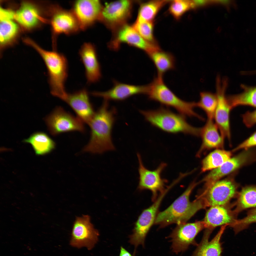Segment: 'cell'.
I'll return each instance as SVG.
<instances>
[{"label":"cell","mask_w":256,"mask_h":256,"mask_svg":"<svg viewBox=\"0 0 256 256\" xmlns=\"http://www.w3.org/2000/svg\"><path fill=\"white\" fill-rule=\"evenodd\" d=\"M104 101L88 125L90 138L83 149L84 152L100 154L115 150L111 133L116 111L115 108H110L108 101Z\"/></svg>","instance_id":"obj_1"},{"label":"cell","mask_w":256,"mask_h":256,"mask_svg":"<svg viewBox=\"0 0 256 256\" xmlns=\"http://www.w3.org/2000/svg\"><path fill=\"white\" fill-rule=\"evenodd\" d=\"M197 184L192 183L185 191L167 209L158 213L154 224L159 227L186 223L198 211L206 207L203 199L198 197L192 202L190 196Z\"/></svg>","instance_id":"obj_2"},{"label":"cell","mask_w":256,"mask_h":256,"mask_svg":"<svg viewBox=\"0 0 256 256\" xmlns=\"http://www.w3.org/2000/svg\"><path fill=\"white\" fill-rule=\"evenodd\" d=\"M27 43L36 50L44 62L51 94L62 100L67 93L65 88L68 73L66 57L55 50H45L31 39L28 40Z\"/></svg>","instance_id":"obj_3"},{"label":"cell","mask_w":256,"mask_h":256,"mask_svg":"<svg viewBox=\"0 0 256 256\" xmlns=\"http://www.w3.org/2000/svg\"><path fill=\"white\" fill-rule=\"evenodd\" d=\"M140 112L146 121L164 131L197 136L200 135L201 128L191 125L187 121L185 116L167 108L161 107L155 110H140Z\"/></svg>","instance_id":"obj_4"},{"label":"cell","mask_w":256,"mask_h":256,"mask_svg":"<svg viewBox=\"0 0 256 256\" xmlns=\"http://www.w3.org/2000/svg\"><path fill=\"white\" fill-rule=\"evenodd\" d=\"M146 86V94L150 100L172 107L185 117H194L203 120L204 118L194 111L196 102H187L179 98L165 83L163 77L157 76Z\"/></svg>","instance_id":"obj_5"},{"label":"cell","mask_w":256,"mask_h":256,"mask_svg":"<svg viewBox=\"0 0 256 256\" xmlns=\"http://www.w3.org/2000/svg\"><path fill=\"white\" fill-rule=\"evenodd\" d=\"M45 120L50 133L53 136L74 131L83 133L85 131L83 122L61 106L56 108Z\"/></svg>","instance_id":"obj_6"},{"label":"cell","mask_w":256,"mask_h":256,"mask_svg":"<svg viewBox=\"0 0 256 256\" xmlns=\"http://www.w3.org/2000/svg\"><path fill=\"white\" fill-rule=\"evenodd\" d=\"M216 95L217 104L214 118L215 123L224 138H231L230 116L232 110L228 102L225 92L228 85L226 78H216Z\"/></svg>","instance_id":"obj_7"},{"label":"cell","mask_w":256,"mask_h":256,"mask_svg":"<svg viewBox=\"0 0 256 256\" xmlns=\"http://www.w3.org/2000/svg\"><path fill=\"white\" fill-rule=\"evenodd\" d=\"M168 191L166 189L160 194L154 203L144 210L139 216L130 237V242L135 247L140 245L144 246L146 236L154 223L161 202Z\"/></svg>","instance_id":"obj_8"},{"label":"cell","mask_w":256,"mask_h":256,"mask_svg":"<svg viewBox=\"0 0 256 256\" xmlns=\"http://www.w3.org/2000/svg\"><path fill=\"white\" fill-rule=\"evenodd\" d=\"M137 155L139 174L137 188L140 190L147 189L151 191L152 193V200L154 201L157 198L158 194L162 193L166 189L165 187L167 181L161 178V174L166 167V164L162 163L155 169L149 170L144 165L140 153H137Z\"/></svg>","instance_id":"obj_9"},{"label":"cell","mask_w":256,"mask_h":256,"mask_svg":"<svg viewBox=\"0 0 256 256\" xmlns=\"http://www.w3.org/2000/svg\"><path fill=\"white\" fill-rule=\"evenodd\" d=\"M99 233L91 223L88 215L77 217L72 227L70 244L78 248L91 249L97 242Z\"/></svg>","instance_id":"obj_10"},{"label":"cell","mask_w":256,"mask_h":256,"mask_svg":"<svg viewBox=\"0 0 256 256\" xmlns=\"http://www.w3.org/2000/svg\"><path fill=\"white\" fill-rule=\"evenodd\" d=\"M204 228L203 221L177 224L169 237L171 239L173 251L178 253L186 250L190 245L197 246L195 237Z\"/></svg>","instance_id":"obj_11"},{"label":"cell","mask_w":256,"mask_h":256,"mask_svg":"<svg viewBox=\"0 0 256 256\" xmlns=\"http://www.w3.org/2000/svg\"><path fill=\"white\" fill-rule=\"evenodd\" d=\"M236 189L233 182L225 179L216 182L200 196L206 207L225 206L236 194Z\"/></svg>","instance_id":"obj_12"},{"label":"cell","mask_w":256,"mask_h":256,"mask_svg":"<svg viewBox=\"0 0 256 256\" xmlns=\"http://www.w3.org/2000/svg\"><path fill=\"white\" fill-rule=\"evenodd\" d=\"M102 8L98 0H79L73 4L72 11L80 29L85 30L99 20Z\"/></svg>","instance_id":"obj_13"},{"label":"cell","mask_w":256,"mask_h":256,"mask_svg":"<svg viewBox=\"0 0 256 256\" xmlns=\"http://www.w3.org/2000/svg\"><path fill=\"white\" fill-rule=\"evenodd\" d=\"M50 23L54 34L69 35L80 29L78 21L72 11L56 5L52 9Z\"/></svg>","instance_id":"obj_14"},{"label":"cell","mask_w":256,"mask_h":256,"mask_svg":"<svg viewBox=\"0 0 256 256\" xmlns=\"http://www.w3.org/2000/svg\"><path fill=\"white\" fill-rule=\"evenodd\" d=\"M62 101L70 107L77 117L84 123L89 124L95 112L86 89L83 88L72 93H67Z\"/></svg>","instance_id":"obj_15"},{"label":"cell","mask_w":256,"mask_h":256,"mask_svg":"<svg viewBox=\"0 0 256 256\" xmlns=\"http://www.w3.org/2000/svg\"><path fill=\"white\" fill-rule=\"evenodd\" d=\"M132 5L128 0L106 3L102 8L99 20L113 27L121 25L130 16Z\"/></svg>","instance_id":"obj_16"},{"label":"cell","mask_w":256,"mask_h":256,"mask_svg":"<svg viewBox=\"0 0 256 256\" xmlns=\"http://www.w3.org/2000/svg\"><path fill=\"white\" fill-rule=\"evenodd\" d=\"M79 54L85 68L87 83L90 84L98 82L101 78V73L94 46L89 42L84 43L80 49Z\"/></svg>","instance_id":"obj_17"},{"label":"cell","mask_w":256,"mask_h":256,"mask_svg":"<svg viewBox=\"0 0 256 256\" xmlns=\"http://www.w3.org/2000/svg\"><path fill=\"white\" fill-rule=\"evenodd\" d=\"M248 151L243 152L230 158L219 167L214 169L203 179L205 188L208 189L222 177L229 174L246 163L250 156Z\"/></svg>","instance_id":"obj_18"},{"label":"cell","mask_w":256,"mask_h":256,"mask_svg":"<svg viewBox=\"0 0 256 256\" xmlns=\"http://www.w3.org/2000/svg\"><path fill=\"white\" fill-rule=\"evenodd\" d=\"M113 87L106 91H97L96 97L103 99L104 100L121 101L133 95L146 94V85H137L115 81Z\"/></svg>","instance_id":"obj_19"},{"label":"cell","mask_w":256,"mask_h":256,"mask_svg":"<svg viewBox=\"0 0 256 256\" xmlns=\"http://www.w3.org/2000/svg\"><path fill=\"white\" fill-rule=\"evenodd\" d=\"M118 41L126 43L144 51L149 56L153 52L160 50L156 43L150 42L142 38L133 27L125 25L119 31Z\"/></svg>","instance_id":"obj_20"},{"label":"cell","mask_w":256,"mask_h":256,"mask_svg":"<svg viewBox=\"0 0 256 256\" xmlns=\"http://www.w3.org/2000/svg\"><path fill=\"white\" fill-rule=\"evenodd\" d=\"M228 225L222 226L215 237L209 241L212 229H206L202 238L192 256H221L223 248L220 240L221 236Z\"/></svg>","instance_id":"obj_21"},{"label":"cell","mask_w":256,"mask_h":256,"mask_svg":"<svg viewBox=\"0 0 256 256\" xmlns=\"http://www.w3.org/2000/svg\"><path fill=\"white\" fill-rule=\"evenodd\" d=\"M225 206H210L207 211L203 221L205 228L213 230L220 226H230L234 222L236 219L234 217L233 211Z\"/></svg>","instance_id":"obj_22"},{"label":"cell","mask_w":256,"mask_h":256,"mask_svg":"<svg viewBox=\"0 0 256 256\" xmlns=\"http://www.w3.org/2000/svg\"><path fill=\"white\" fill-rule=\"evenodd\" d=\"M200 135L202 142L199 152L203 150L222 147L224 138L213 120L208 119L204 126L201 128Z\"/></svg>","instance_id":"obj_23"},{"label":"cell","mask_w":256,"mask_h":256,"mask_svg":"<svg viewBox=\"0 0 256 256\" xmlns=\"http://www.w3.org/2000/svg\"><path fill=\"white\" fill-rule=\"evenodd\" d=\"M14 19L23 27L29 29L35 26L42 18L35 6L25 2L15 13Z\"/></svg>","instance_id":"obj_24"},{"label":"cell","mask_w":256,"mask_h":256,"mask_svg":"<svg viewBox=\"0 0 256 256\" xmlns=\"http://www.w3.org/2000/svg\"><path fill=\"white\" fill-rule=\"evenodd\" d=\"M241 87L243 90L241 93L227 96L228 102L231 109L240 105L256 108V86L242 84Z\"/></svg>","instance_id":"obj_25"},{"label":"cell","mask_w":256,"mask_h":256,"mask_svg":"<svg viewBox=\"0 0 256 256\" xmlns=\"http://www.w3.org/2000/svg\"><path fill=\"white\" fill-rule=\"evenodd\" d=\"M23 142L30 144L36 155H43L49 153L55 148V143L46 134L42 132L33 134Z\"/></svg>","instance_id":"obj_26"},{"label":"cell","mask_w":256,"mask_h":256,"mask_svg":"<svg viewBox=\"0 0 256 256\" xmlns=\"http://www.w3.org/2000/svg\"><path fill=\"white\" fill-rule=\"evenodd\" d=\"M149 56L155 67L157 76L163 77L165 73L175 68V59L174 56L170 53L160 50L153 52Z\"/></svg>","instance_id":"obj_27"},{"label":"cell","mask_w":256,"mask_h":256,"mask_svg":"<svg viewBox=\"0 0 256 256\" xmlns=\"http://www.w3.org/2000/svg\"><path fill=\"white\" fill-rule=\"evenodd\" d=\"M169 1L153 0L142 4L138 11L137 21H153L161 8Z\"/></svg>","instance_id":"obj_28"},{"label":"cell","mask_w":256,"mask_h":256,"mask_svg":"<svg viewBox=\"0 0 256 256\" xmlns=\"http://www.w3.org/2000/svg\"><path fill=\"white\" fill-rule=\"evenodd\" d=\"M236 208L233 211L236 214L246 209L256 206V187L243 188L239 193L234 204Z\"/></svg>","instance_id":"obj_29"},{"label":"cell","mask_w":256,"mask_h":256,"mask_svg":"<svg viewBox=\"0 0 256 256\" xmlns=\"http://www.w3.org/2000/svg\"><path fill=\"white\" fill-rule=\"evenodd\" d=\"M231 152L220 149H216L207 155L202 162V171L205 172L217 168L230 158Z\"/></svg>","instance_id":"obj_30"},{"label":"cell","mask_w":256,"mask_h":256,"mask_svg":"<svg viewBox=\"0 0 256 256\" xmlns=\"http://www.w3.org/2000/svg\"><path fill=\"white\" fill-rule=\"evenodd\" d=\"M14 19H0V41L3 47L15 37L18 30V26Z\"/></svg>","instance_id":"obj_31"},{"label":"cell","mask_w":256,"mask_h":256,"mask_svg":"<svg viewBox=\"0 0 256 256\" xmlns=\"http://www.w3.org/2000/svg\"><path fill=\"white\" fill-rule=\"evenodd\" d=\"M217 104L216 95L207 92H201L199 101L196 103V107L204 110L208 119H213Z\"/></svg>","instance_id":"obj_32"},{"label":"cell","mask_w":256,"mask_h":256,"mask_svg":"<svg viewBox=\"0 0 256 256\" xmlns=\"http://www.w3.org/2000/svg\"><path fill=\"white\" fill-rule=\"evenodd\" d=\"M154 24L152 21H137L133 27L139 35L146 41L156 43L153 35Z\"/></svg>","instance_id":"obj_33"},{"label":"cell","mask_w":256,"mask_h":256,"mask_svg":"<svg viewBox=\"0 0 256 256\" xmlns=\"http://www.w3.org/2000/svg\"><path fill=\"white\" fill-rule=\"evenodd\" d=\"M192 7H193L192 2L187 0H174L171 2L169 11L175 19H178Z\"/></svg>","instance_id":"obj_34"},{"label":"cell","mask_w":256,"mask_h":256,"mask_svg":"<svg viewBox=\"0 0 256 256\" xmlns=\"http://www.w3.org/2000/svg\"><path fill=\"white\" fill-rule=\"evenodd\" d=\"M256 222V208L250 211L247 216L240 220H236L232 224L235 234L247 228L250 224Z\"/></svg>","instance_id":"obj_35"},{"label":"cell","mask_w":256,"mask_h":256,"mask_svg":"<svg viewBox=\"0 0 256 256\" xmlns=\"http://www.w3.org/2000/svg\"><path fill=\"white\" fill-rule=\"evenodd\" d=\"M242 121L246 126L250 128L256 124V109L252 111H248L242 116Z\"/></svg>","instance_id":"obj_36"},{"label":"cell","mask_w":256,"mask_h":256,"mask_svg":"<svg viewBox=\"0 0 256 256\" xmlns=\"http://www.w3.org/2000/svg\"><path fill=\"white\" fill-rule=\"evenodd\" d=\"M256 146V131L246 140L239 144L234 150V151L243 148H248Z\"/></svg>","instance_id":"obj_37"},{"label":"cell","mask_w":256,"mask_h":256,"mask_svg":"<svg viewBox=\"0 0 256 256\" xmlns=\"http://www.w3.org/2000/svg\"><path fill=\"white\" fill-rule=\"evenodd\" d=\"M119 256H133L131 254L125 249L121 247Z\"/></svg>","instance_id":"obj_38"},{"label":"cell","mask_w":256,"mask_h":256,"mask_svg":"<svg viewBox=\"0 0 256 256\" xmlns=\"http://www.w3.org/2000/svg\"><path fill=\"white\" fill-rule=\"evenodd\" d=\"M250 74H256V71H250Z\"/></svg>","instance_id":"obj_39"}]
</instances>
